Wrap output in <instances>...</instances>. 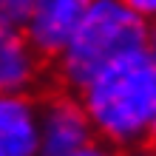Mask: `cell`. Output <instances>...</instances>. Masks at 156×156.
I'll return each mask as SVG.
<instances>
[{
  "mask_svg": "<svg viewBox=\"0 0 156 156\" xmlns=\"http://www.w3.org/2000/svg\"><path fill=\"white\" fill-rule=\"evenodd\" d=\"M122 156H156V145L153 142H145V145H136V148H128Z\"/></svg>",
  "mask_w": 156,
  "mask_h": 156,
  "instance_id": "obj_10",
  "label": "cell"
},
{
  "mask_svg": "<svg viewBox=\"0 0 156 156\" xmlns=\"http://www.w3.org/2000/svg\"><path fill=\"white\" fill-rule=\"evenodd\" d=\"M91 0H34L26 37L43 60H57L85 17Z\"/></svg>",
  "mask_w": 156,
  "mask_h": 156,
  "instance_id": "obj_4",
  "label": "cell"
},
{
  "mask_svg": "<svg viewBox=\"0 0 156 156\" xmlns=\"http://www.w3.org/2000/svg\"><path fill=\"white\" fill-rule=\"evenodd\" d=\"M34 9V0H0V20L12 23L17 29H26Z\"/></svg>",
  "mask_w": 156,
  "mask_h": 156,
  "instance_id": "obj_7",
  "label": "cell"
},
{
  "mask_svg": "<svg viewBox=\"0 0 156 156\" xmlns=\"http://www.w3.org/2000/svg\"><path fill=\"white\" fill-rule=\"evenodd\" d=\"M136 14H142L148 23H156V0H125Z\"/></svg>",
  "mask_w": 156,
  "mask_h": 156,
  "instance_id": "obj_9",
  "label": "cell"
},
{
  "mask_svg": "<svg viewBox=\"0 0 156 156\" xmlns=\"http://www.w3.org/2000/svg\"><path fill=\"white\" fill-rule=\"evenodd\" d=\"M153 26V48H156V23H151Z\"/></svg>",
  "mask_w": 156,
  "mask_h": 156,
  "instance_id": "obj_11",
  "label": "cell"
},
{
  "mask_svg": "<svg viewBox=\"0 0 156 156\" xmlns=\"http://www.w3.org/2000/svg\"><path fill=\"white\" fill-rule=\"evenodd\" d=\"M97 139L114 148L151 142L156 128V48L148 45L108 66L80 91Z\"/></svg>",
  "mask_w": 156,
  "mask_h": 156,
  "instance_id": "obj_1",
  "label": "cell"
},
{
  "mask_svg": "<svg viewBox=\"0 0 156 156\" xmlns=\"http://www.w3.org/2000/svg\"><path fill=\"white\" fill-rule=\"evenodd\" d=\"M66 156H122V153H119V148H114V145H108V142H102V139H94V142L82 145L80 151L66 153Z\"/></svg>",
  "mask_w": 156,
  "mask_h": 156,
  "instance_id": "obj_8",
  "label": "cell"
},
{
  "mask_svg": "<svg viewBox=\"0 0 156 156\" xmlns=\"http://www.w3.org/2000/svg\"><path fill=\"white\" fill-rule=\"evenodd\" d=\"M97 131L80 94H51L40 102V156H66L94 142Z\"/></svg>",
  "mask_w": 156,
  "mask_h": 156,
  "instance_id": "obj_3",
  "label": "cell"
},
{
  "mask_svg": "<svg viewBox=\"0 0 156 156\" xmlns=\"http://www.w3.org/2000/svg\"><path fill=\"white\" fill-rule=\"evenodd\" d=\"M0 156H40V102L20 94H0Z\"/></svg>",
  "mask_w": 156,
  "mask_h": 156,
  "instance_id": "obj_5",
  "label": "cell"
},
{
  "mask_svg": "<svg viewBox=\"0 0 156 156\" xmlns=\"http://www.w3.org/2000/svg\"><path fill=\"white\" fill-rule=\"evenodd\" d=\"M148 45H153V26L125 0H91L54 68L62 88L80 94L108 66Z\"/></svg>",
  "mask_w": 156,
  "mask_h": 156,
  "instance_id": "obj_2",
  "label": "cell"
},
{
  "mask_svg": "<svg viewBox=\"0 0 156 156\" xmlns=\"http://www.w3.org/2000/svg\"><path fill=\"white\" fill-rule=\"evenodd\" d=\"M40 60L23 29L0 20V94L29 91L40 74Z\"/></svg>",
  "mask_w": 156,
  "mask_h": 156,
  "instance_id": "obj_6",
  "label": "cell"
}]
</instances>
